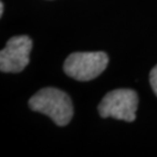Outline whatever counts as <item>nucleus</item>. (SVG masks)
Here are the masks:
<instances>
[{
	"label": "nucleus",
	"mask_w": 157,
	"mask_h": 157,
	"mask_svg": "<svg viewBox=\"0 0 157 157\" xmlns=\"http://www.w3.org/2000/svg\"><path fill=\"white\" fill-rule=\"evenodd\" d=\"M29 108L44 114L59 127L67 126L73 117L70 95L56 87H44L29 99Z\"/></svg>",
	"instance_id": "f257e3e1"
},
{
	"label": "nucleus",
	"mask_w": 157,
	"mask_h": 157,
	"mask_svg": "<svg viewBox=\"0 0 157 157\" xmlns=\"http://www.w3.org/2000/svg\"><path fill=\"white\" fill-rule=\"evenodd\" d=\"M108 65V56L104 51L73 52L64 62L63 70L67 76L79 82L97 78Z\"/></svg>",
	"instance_id": "f03ea898"
},
{
	"label": "nucleus",
	"mask_w": 157,
	"mask_h": 157,
	"mask_svg": "<svg viewBox=\"0 0 157 157\" xmlns=\"http://www.w3.org/2000/svg\"><path fill=\"white\" fill-rule=\"evenodd\" d=\"M139 97L134 90L118 89L108 92L98 105V112L101 118H114L133 122L136 119Z\"/></svg>",
	"instance_id": "7ed1b4c3"
},
{
	"label": "nucleus",
	"mask_w": 157,
	"mask_h": 157,
	"mask_svg": "<svg viewBox=\"0 0 157 157\" xmlns=\"http://www.w3.org/2000/svg\"><path fill=\"white\" fill-rule=\"evenodd\" d=\"M33 41L27 35L14 36L0 51V70L5 73L21 72L29 64Z\"/></svg>",
	"instance_id": "20e7f679"
},
{
	"label": "nucleus",
	"mask_w": 157,
	"mask_h": 157,
	"mask_svg": "<svg viewBox=\"0 0 157 157\" xmlns=\"http://www.w3.org/2000/svg\"><path fill=\"white\" fill-rule=\"evenodd\" d=\"M149 82H150V86H151L154 93L157 97V65L152 67V70L150 71L149 75Z\"/></svg>",
	"instance_id": "39448f33"
},
{
	"label": "nucleus",
	"mask_w": 157,
	"mask_h": 157,
	"mask_svg": "<svg viewBox=\"0 0 157 157\" xmlns=\"http://www.w3.org/2000/svg\"><path fill=\"white\" fill-rule=\"evenodd\" d=\"M2 14H4V2L1 1L0 2V17H2Z\"/></svg>",
	"instance_id": "423d86ee"
}]
</instances>
